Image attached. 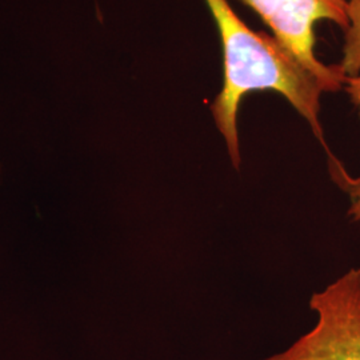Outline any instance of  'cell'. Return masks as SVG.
Listing matches in <instances>:
<instances>
[{"mask_svg": "<svg viewBox=\"0 0 360 360\" xmlns=\"http://www.w3.org/2000/svg\"><path fill=\"white\" fill-rule=\"evenodd\" d=\"M218 28L223 52V83L211 104L214 122L221 134L232 166H240L238 116L245 95L274 91L294 107L322 143L328 156L321 123V99L328 90L272 34L247 26L229 0H205Z\"/></svg>", "mask_w": 360, "mask_h": 360, "instance_id": "cell-1", "label": "cell"}, {"mask_svg": "<svg viewBox=\"0 0 360 360\" xmlns=\"http://www.w3.org/2000/svg\"><path fill=\"white\" fill-rule=\"evenodd\" d=\"M315 327L264 360H360V269H351L311 296Z\"/></svg>", "mask_w": 360, "mask_h": 360, "instance_id": "cell-2", "label": "cell"}, {"mask_svg": "<svg viewBox=\"0 0 360 360\" xmlns=\"http://www.w3.org/2000/svg\"><path fill=\"white\" fill-rule=\"evenodd\" d=\"M248 6L272 35L291 52L299 63L314 74L328 92L345 87L346 79L338 65H324L316 56L315 26L331 22L343 32L347 30V0H240Z\"/></svg>", "mask_w": 360, "mask_h": 360, "instance_id": "cell-3", "label": "cell"}, {"mask_svg": "<svg viewBox=\"0 0 360 360\" xmlns=\"http://www.w3.org/2000/svg\"><path fill=\"white\" fill-rule=\"evenodd\" d=\"M347 30L343 32L342 59L336 63L345 77L360 72V0H347Z\"/></svg>", "mask_w": 360, "mask_h": 360, "instance_id": "cell-4", "label": "cell"}, {"mask_svg": "<svg viewBox=\"0 0 360 360\" xmlns=\"http://www.w3.org/2000/svg\"><path fill=\"white\" fill-rule=\"evenodd\" d=\"M328 166L335 183L347 193L349 198L348 217L354 221H360V176H351L336 158L328 160Z\"/></svg>", "mask_w": 360, "mask_h": 360, "instance_id": "cell-5", "label": "cell"}, {"mask_svg": "<svg viewBox=\"0 0 360 360\" xmlns=\"http://www.w3.org/2000/svg\"><path fill=\"white\" fill-rule=\"evenodd\" d=\"M343 89L347 92L349 101L356 108L360 117V72L354 77H348Z\"/></svg>", "mask_w": 360, "mask_h": 360, "instance_id": "cell-6", "label": "cell"}]
</instances>
